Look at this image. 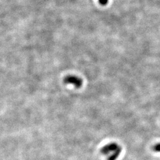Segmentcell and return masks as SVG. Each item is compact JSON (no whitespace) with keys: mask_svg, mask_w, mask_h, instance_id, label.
I'll return each instance as SVG.
<instances>
[{"mask_svg":"<svg viewBox=\"0 0 160 160\" xmlns=\"http://www.w3.org/2000/svg\"><path fill=\"white\" fill-rule=\"evenodd\" d=\"M101 152L107 156V160H116L122 152V148L118 144L113 142L105 145Z\"/></svg>","mask_w":160,"mask_h":160,"instance_id":"cell-1","label":"cell"},{"mask_svg":"<svg viewBox=\"0 0 160 160\" xmlns=\"http://www.w3.org/2000/svg\"><path fill=\"white\" fill-rule=\"evenodd\" d=\"M65 82L66 83H70V84H73L75 85L77 87H80L82 85V81L81 79L77 77H74V76H70L68 77L67 78H65Z\"/></svg>","mask_w":160,"mask_h":160,"instance_id":"cell-2","label":"cell"},{"mask_svg":"<svg viewBox=\"0 0 160 160\" xmlns=\"http://www.w3.org/2000/svg\"><path fill=\"white\" fill-rule=\"evenodd\" d=\"M152 150L155 152L160 153V142L155 144L152 147Z\"/></svg>","mask_w":160,"mask_h":160,"instance_id":"cell-3","label":"cell"},{"mask_svg":"<svg viewBox=\"0 0 160 160\" xmlns=\"http://www.w3.org/2000/svg\"><path fill=\"white\" fill-rule=\"evenodd\" d=\"M99 3L103 6L107 4V3L108 2V0H99Z\"/></svg>","mask_w":160,"mask_h":160,"instance_id":"cell-4","label":"cell"}]
</instances>
